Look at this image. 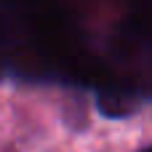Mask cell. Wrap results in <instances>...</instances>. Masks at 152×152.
Wrapping results in <instances>:
<instances>
[{
	"instance_id": "obj_3",
	"label": "cell",
	"mask_w": 152,
	"mask_h": 152,
	"mask_svg": "<svg viewBox=\"0 0 152 152\" xmlns=\"http://www.w3.org/2000/svg\"><path fill=\"white\" fill-rule=\"evenodd\" d=\"M3 75H5V69H3V64H0V77H3Z\"/></svg>"
},
{
	"instance_id": "obj_2",
	"label": "cell",
	"mask_w": 152,
	"mask_h": 152,
	"mask_svg": "<svg viewBox=\"0 0 152 152\" xmlns=\"http://www.w3.org/2000/svg\"><path fill=\"white\" fill-rule=\"evenodd\" d=\"M139 152H152V150H150V147H142V150H139Z\"/></svg>"
},
{
	"instance_id": "obj_1",
	"label": "cell",
	"mask_w": 152,
	"mask_h": 152,
	"mask_svg": "<svg viewBox=\"0 0 152 152\" xmlns=\"http://www.w3.org/2000/svg\"><path fill=\"white\" fill-rule=\"evenodd\" d=\"M142 104H144L142 96L128 94V91H118V88H107V91L96 94V110L104 118H112V120H120V118H128V115L139 112Z\"/></svg>"
}]
</instances>
